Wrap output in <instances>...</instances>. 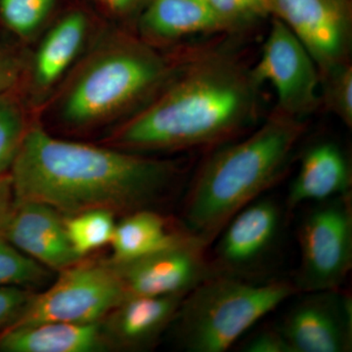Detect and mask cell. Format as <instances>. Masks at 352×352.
<instances>
[{"label":"cell","instance_id":"obj_1","mask_svg":"<svg viewBox=\"0 0 352 352\" xmlns=\"http://www.w3.org/2000/svg\"><path fill=\"white\" fill-rule=\"evenodd\" d=\"M175 162L53 138L28 129L9 175L15 201H34L69 215L152 208L179 175Z\"/></svg>","mask_w":352,"mask_h":352},{"label":"cell","instance_id":"obj_2","mask_svg":"<svg viewBox=\"0 0 352 352\" xmlns=\"http://www.w3.org/2000/svg\"><path fill=\"white\" fill-rule=\"evenodd\" d=\"M251 74L223 57L198 60L120 129L135 151H176L226 142L249 126L258 107Z\"/></svg>","mask_w":352,"mask_h":352},{"label":"cell","instance_id":"obj_3","mask_svg":"<svg viewBox=\"0 0 352 352\" xmlns=\"http://www.w3.org/2000/svg\"><path fill=\"white\" fill-rule=\"evenodd\" d=\"M305 131L277 111L247 138L208 157L185 197L182 226L208 247L234 215L280 179Z\"/></svg>","mask_w":352,"mask_h":352},{"label":"cell","instance_id":"obj_4","mask_svg":"<svg viewBox=\"0 0 352 352\" xmlns=\"http://www.w3.org/2000/svg\"><path fill=\"white\" fill-rule=\"evenodd\" d=\"M298 295L293 282L214 275L182 298L168 333L186 352H224L266 315Z\"/></svg>","mask_w":352,"mask_h":352},{"label":"cell","instance_id":"obj_5","mask_svg":"<svg viewBox=\"0 0 352 352\" xmlns=\"http://www.w3.org/2000/svg\"><path fill=\"white\" fill-rule=\"evenodd\" d=\"M168 72L166 60L144 44H117L76 76L62 102V118L74 126L103 122L150 94Z\"/></svg>","mask_w":352,"mask_h":352},{"label":"cell","instance_id":"obj_6","mask_svg":"<svg viewBox=\"0 0 352 352\" xmlns=\"http://www.w3.org/2000/svg\"><path fill=\"white\" fill-rule=\"evenodd\" d=\"M298 294L342 288L352 268L351 193L317 201L298 226Z\"/></svg>","mask_w":352,"mask_h":352},{"label":"cell","instance_id":"obj_7","mask_svg":"<svg viewBox=\"0 0 352 352\" xmlns=\"http://www.w3.org/2000/svg\"><path fill=\"white\" fill-rule=\"evenodd\" d=\"M126 298L110 259L82 258L59 272L56 281L43 293H34L13 327L43 322L94 323L103 320Z\"/></svg>","mask_w":352,"mask_h":352},{"label":"cell","instance_id":"obj_8","mask_svg":"<svg viewBox=\"0 0 352 352\" xmlns=\"http://www.w3.org/2000/svg\"><path fill=\"white\" fill-rule=\"evenodd\" d=\"M258 87L270 83L278 111L302 120L320 103V72L314 58L293 32L274 17L261 58L250 72Z\"/></svg>","mask_w":352,"mask_h":352},{"label":"cell","instance_id":"obj_9","mask_svg":"<svg viewBox=\"0 0 352 352\" xmlns=\"http://www.w3.org/2000/svg\"><path fill=\"white\" fill-rule=\"evenodd\" d=\"M208 245L185 232L163 249L141 258L115 263L126 296H185L217 275Z\"/></svg>","mask_w":352,"mask_h":352},{"label":"cell","instance_id":"obj_10","mask_svg":"<svg viewBox=\"0 0 352 352\" xmlns=\"http://www.w3.org/2000/svg\"><path fill=\"white\" fill-rule=\"evenodd\" d=\"M285 215L276 201L263 197L234 215L210 252L217 274L256 281L276 249Z\"/></svg>","mask_w":352,"mask_h":352},{"label":"cell","instance_id":"obj_11","mask_svg":"<svg viewBox=\"0 0 352 352\" xmlns=\"http://www.w3.org/2000/svg\"><path fill=\"white\" fill-rule=\"evenodd\" d=\"M274 326L292 352H351V296L342 288L302 293Z\"/></svg>","mask_w":352,"mask_h":352},{"label":"cell","instance_id":"obj_12","mask_svg":"<svg viewBox=\"0 0 352 352\" xmlns=\"http://www.w3.org/2000/svg\"><path fill=\"white\" fill-rule=\"evenodd\" d=\"M271 14L305 45L319 72L347 61L352 22L349 0H270Z\"/></svg>","mask_w":352,"mask_h":352},{"label":"cell","instance_id":"obj_13","mask_svg":"<svg viewBox=\"0 0 352 352\" xmlns=\"http://www.w3.org/2000/svg\"><path fill=\"white\" fill-rule=\"evenodd\" d=\"M0 238L51 271L61 272L82 259L69 243L65 215L39 201H15Z\"/></svg>","mask_w":352,"mask_h":352},{"label":"cell","instance_id":"obj_14","mask_svg":"<svg viewBox=\"0 0 352 352\" xmlns=\"http://www.w3.org/2000/svg\"><path fill=\"white\" fill-rule=\"evenodd\" d=\"M184 296H126L102 320L109 351H147L168 332Z\"/></svg>","mask_w":352,"mask_h":352},{"label":"cell","instance_id":"obj_15","mask_svg":"<svg viewBox=\"0 0 352 352\" xmlns=\"http://www.w3.org/2000/svg\"><path fill=\"white\" fill-rule=\"evenodd\" d=\"M349 160L333 142H321L303 155L286 199L288 214L305 204L317 203L351 193Z\"/></svg>","mask_w":352,"mask_h":352},{"label":"cell","instance_id":"obj_16","mask_svg":"<svg viewBox=\"0 0 352 352\" xmlns=\"http://www.w3.org/2000/svg\"><path fill=\"white\" fill-rule=\"evenodd\" d=\"M102 321L43 322L17 326L0 335V352H105Z\"/></svg>","mask_w":352,"mask_h":352},{"label":"cell","instance_id":"obj_17","mask_svg":"<svg viewBox=\"0 0 352 352\" xmlns=\"http://www.w3.org/2000/svg\"><path fill=\"white\" fill-rule=\"evenodd\" d=\"M143 34L157 39H176L229 31L207 0H152L140 20Z\"/></svg>","mask_w":352,"mask_h":352},{"label":"cell","instance_id":"obj_18","mask_svg":"<svg viewBox=\"0 0 352 352\" xmlns=\"http://www.w3.org/2000/svg\"><path fill=\"white\" fill-rule=\"evenodd\" d=\"M87 17L69 13L43 38L34 57L32 78L39 89H46L64 75L80 53L87 36Z\"/></svg>","mask_w":352,"mask_h":352},{"label":"cell","instance_id":"obj_19","mask_svg":"<svg viewBox=\"0 0 352 352\" xmlns=\"http://www.w3.org/2000/svg\"><path fill=\"white\" fill-rule=\"evenodd\" d=\"M184 229L173 230L164 217L153 208L129 212L116 223L111 245V261L124 263L151 254L177 240Z\"/></svg>","mask_w":352,"mask_h":352},{"label":"cell","instance_id":"obj_20","mask_svg":"<svg viewBox=\"0 0 352 352\" xmlns=\"http://www.w3.org/2000/svg\"><path fill=\"white\" fill-rule=\"evenodd\" d=\"M65 226L72 247L80 258L110 245L115 231L113 212L103 208L65 215Z\"/></svg>","mask_w":352,"mask_h":352},{"label":"cell","instance_id":"obj_21","mask_svg":"<svg viewBox=\"0 0 352 352\" xmlns=\"http://www.w3.org/2000/svg\"><path fill=\"white\" fill-rule=\"evenodd\" d=\"M52 271L0 238V286L39 289L50 284Z\"/></svg>","mask_w":352,"mask_h":352},{"label":"cell","instance_id":"obj_22","mask_svg":"<svg viewBox=\"0 0 352 352\" xmlns=\"http://www.w3.org/2000/svg\"><path fill=\"white\" fill-rule=\"evenodd\" d=\"M28 129L17 97L11 90L0 94V175L12 168Z\"/></svg>","mask_w":352,"mask_h":352},{"label":"cell","instance_id":"obj_23","mask_svg":"<svg viewBox=\"0 0 352 352\" xmlns=\"http://www.w3.org/2000/svg\"><path fill=\"white\" fill-rule=\"evenodd\" d=\"M320 85L327 107L347 127H352V67L349 61L320 73Z\"/></svg>","mask_w":352,"mask_h":352},{"label":"cell","instance_id":"obj_24","mask_svg":"<svg viewBox=\"0 0 352 352\" xmlns=\"http://www.w3.org/2000/svg\"><path fill=\"white\" fill-rule=\"evenodd\" d=\"M55 0H0V15L16 34L29 36L41 27Z\"/></svg>","mask_w":352,"mask_h":352},{"label":"cell","instance_id":"obj_25","mask_svg":"<svg viewBox=\"0 0 352 352\" xmlns=\"http://www.w3.org/2000/svg\"><path fill=\"white\" fill-rule=\"evenodd\" d=\"M208 3L232 30L271 14L270 0H207Z\"/></svg>","mask_w":352,"mask_h":352},{"label":"cell","instance_id":"obj_26","mask_svg":"<svg viewBox=\"0 0 352 352\" xmlns=\"http://www.w3.org/2000/svg\"><path fill=\"white\" fill-rule=\"evenodd\" d=\"M34 294L22 287L0 286V335L17 323Z\"/></svg>","mask_w":352,"mask_h":352},{"label":"cell","instance_id":"obj_27","mask_svg":"<svg viewBox=\"0 0 352 352\" xmlns=\"http://www.w3.org/2000/svg\"><path fill=\"white\" fill-rule=\"evenodd\" d=\"M238 347L241 352H292L274 325L259 329L241 342Z\"/></svg>","mask_w":352,"mask_h":352},{"label":"cell","instance_id":"obj_28","mask_svg":"<svg viewBox=\"0 0 352 352\" xmlns=\"http://www.w3.org/2000/svg\"><path fill=\"white\" fill-rule=\"evenodd\" d=\"M21 73L19 58L0 48V94L9 91L18 82Z\"/></svg>","mask_w":352,"mask_h":352},{"label":"cell","instance_id":"obj_29","mask_svg":"<svg viewBox=\"0 0 352 352\" xmlns=\"http://www.w3.org/2000/svg\"><path fill=\"white\" fill-rule=\"evenodd\" d=\"M15 203L12 182L9 173L0 175V232L6 226Z\"/></svg>","mask_w":352,"mask_h":352},{"label":"cell","instance_id":"obj_30","mask_svg":"<svg viewBox=\"0 0 352 352\" xmlns=\"http://www.w3.org/2000/svg\"><path fill=\"white\" fill-rule=\"evenodd\" d=\"M108 8L118 14H126L138 8L143 0H101Z\"/></svg>","mask_w":352,"mask_h":352}]
</instances>
